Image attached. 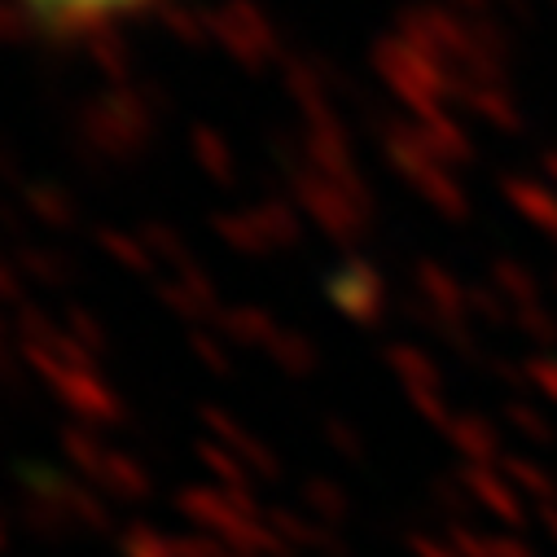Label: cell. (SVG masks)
I'll return each instance as SVG.
<instances>
[{"mask_svg":"<svg viewBox=\"0 0 557 557\" xmlns=\"http://www.w3.org/2000/svg\"><path fill=\"white\" fill-rule=\"evenodd\" d=\"M18 5L40 18L45 27H58V32H92V27H110L119 18H132L159 0H18Z\"/></svg>","mask_w":557,"mask_h":557,"instance_id":"6da1fadb","label":"cell"}]
</instances>
